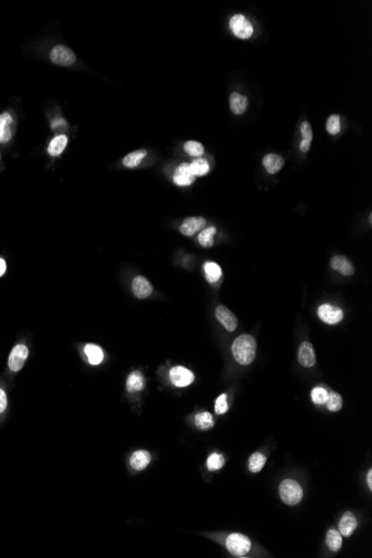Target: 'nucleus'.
<instances>
[{"mask_svg": "<svg viewBox=\"0 0 372 558\" xmlns=\"http://www.w3.org/2000/svg\"><path fill=\"white\" fill-rule=\"evenodd\" d=\"M232 355L237 364L249 366L255 359L256 341L250 335L237 337L232 345Z\"/></svg>", "mask_w": 372, "mask_h": 558, "instance_id": "f257e3e1", "label": "nucleus"}, {"mask_svg": "<svg viewBox=\"0 0 372 558\" xmlns=\"http://www.w3.org/2000/svg\"><path fill=\"white\" fill-rule=\"evenodd\" d=\"M280 497L282 502L290 506H294L301 502L303 498V490L301 486L293 479H285L280 485Z\"/></svg>", "mask_w": 372, "mask_h": 558, "instance_id": "f03ea898", "label": "nucleus"}, {"mask_svg": "<svg viewBox=\"0 0 372 558\" xmlns=\"http://www.w3.org/2000/svg\"><path fill=\"white\" fill-rule=\"evenodd\" d=\"M226 548L235 556H244L251 550V541L242 534H231L226 540Z\"/></svg>", "mask_w": 372, "mask_h": 558, "instance_id": "7ed1b4c3", "label": "nucleus"}, {"mask_svg": "<svg viewBox=\"0 0 372 558\" xmlns=\"http://www.w3.org/2000/svg\"><path fill=\"white\" fill-rule=\"evenodd\" d=\"M230 28L236 37L241 38V39H249V38L253 35V26L252 23L247 20V19L237 13L234 15L230 20Z\"/></svg>", "mask_w": 372, "mask_h": 558, "instance_id": "20e7f679", "label": "nucleus"}, {"mask_svg": "<svg viewBox=\"0 0 372 558\" xmlns=\"http://www.w3.org/2000/svg\"><path fill=\"white\" fill-rule=\"evenodd\" d=\"M49 57L52 63L59 66H71L76 61L74 51L63 45L54 47L50 51Z\"/></svg>", "mask_w": 372, "mask_h": 558, "instance_id": "39448f33", "label": "nucleus"}, {"mask_svg": "<svg viewBox=\"0 0 372 558\" xmlns=\"http://www.w3.org/2000/svg\"><path fill=\"white\" fill-rule=\"evenodd\" d=\"M29 355L28 348L25 345H17L11 350L8 358V367L13 372H18L25 365V362Z\"/></svg>", "mask_w": 372, "mask_h": 558, "instance_id": "423d86ee", "label": "nucleus"}, {"mask_svg": "<svg viewBox=\"0 0 372 558\" xmlns=\"http://www.w3.org/2000/svg\"><path fill=\"white\" fill-rule=\"evenodd\" d=\"M170 379L175 387L184 388L187 387L194 381L193 372L184 368V367H174L170 371Z\"/></svg>", "mask_w": 372, "mask_h": 558, "instance_id": "0eeeda50", "label": "nucleus"}, {"mask_svg": "<svg viewBox=\"0 0 372 558\" xmlns=\"http://www.w3.org/2000/svg\"><path fill=\"white\" fill-rule=\"evenodd\" d=\"M318 316L327 324H337L343 319V311L338 307L331 304H322L318 309Z\"/></svg>", "mask_w": 372, "mask_h": 558, "instance_id": "6e6552de", "label": "nucleus"}, {"mask_svg": "<svg viewBox=\"0 0 372 558\" xmlns=\"http://www.w3.org/2000/svg\"><path fill=\"white\" fill-rule=\"evenodd\" d=\"M298 360L300 365L305 368H312L317 362L316 352H314L313 346L308 341L302 342L298 350Z\"/></svg>", "mask_w": 372, "mask_h": 558, "instance_id": "1a4fd4ad", "label": "nucleus"}, {"mask_svg": "<svg viewBox=\"0 0 372 558\" xmlns=\"http://www.w3.org/2000/svg\"><path fill=\"white\" fill-rule=\"evenodd\" d=\"M216 319L227 331L233 332L237 327V319L225 305H218L215 311Z\"/></svg>", "mask_w": 372, "mask_h": 558, "instance_id": "9d476101", "label": "nucleus"}, {"mask_svg": "<svg viewBox=\"0 0 372 558\" xmlns=\"http://www.w3.org/2000/svg\"><path fill=\"white\" fill-rule=\"evenodd\" d=\"M205 225H206V221L201 216L187 217L181 225L180 232L185 236H192L195 233L204 228Z\"/></svg>", "mask_w": 372, "mask_h": 558, "instance_id": "9b49d317", "label": "nucleus"}, {"mask_svg": "<svg viewBox=\"0 0 372 558\" xmlns=\"http://www.w3.org/2000/svg\"><path fill=\"white\" fill-rule=\"evenodd\" d=\"M132 291L137 299H146L153 292V285L144 276H136L133 280Z\"/></svg>", "mask_w": 372, "mask_h": 558, "instance_id": "f8f14e48", "label": "nucleus"}, {"mask_svg": "<svg viewBox=\"0 0 372 558\" xmlns=\"http://www.w3.org/2000/svg\"><path fill=\"white\" fill-rule=\"evenodd\" d=\"M174 183L179 186H188L193 184L195 176L193 175L189 169V164L182 163L175 171L174 174Z\"/></svg>", "mask_w": 372, "mask_h": 558, "instance_id": "ddd939ff", "label": "nucleus"}, {"mask_svg": "<svg viewBox=\"0 0 372 558\" xmlns=\"http://www.w3.org/2000/svg\"><path fill=\"white\" fill-rule=\"evenodd\" d=\"M330 264L333 270L338 271L339 273L345 276H350L355 273V266L352 264V262L343 255H337L332 257Z\"/></svg>", "mask_w": 372, "mask_h": 558, "instance_id": "4468645a", "label": "nucleus"}, {"mask_svg": "<svg viewBox=\"0 0 372 558\" xmlns=\"http://www.w3.org/2000/svg\"><path fill=\"white\" fill-rule=\"evenodd\" d=\"M357 526L358 522L355 515L351 512H347L343 514V516L340 519V523H339V531H340L341 535L350 537L356 531Z\"/></svg>", "mask_w": 372, "mask_h": 558, "instance_id": "2eb2a0df", "label": "nucleus"}, {"mask_svg": "<svg viewBox=\"0 0 372 558\" xmlns=\"http://www.w3.org/2000/svg\"><path fill=\"white\" fill-rule=\"evenodd\" d=\"M152 456L146 450H137L131 457V466L135 470H144L150 465Z\"/></svg>", "mask_w": 372, "mask_h": 558, "instance_id": "dca6fc26", "label": "nucleus"}, {"mask_svg": "<svg viewBox=\"0 0 372 558\" xmlns=\"http://www.w3.org/2000/svg\"><path fill=\"white\" fill-rule=\"evenodd\" d=\"M145 387V378L140 371H133L132 373L128 375L127 382H126V389L128 392H138L142 391Z\"/></svg>", "mask_w": 372, "mask_h": 558, "instance_id": "f3484780", "label": "nucleus"}, {"mask_svg": "<svg viewBox=\"0 0 372 558\" xmlns=\"http://www.w3.org/2000/svg\"><path fill=\"white\" fill-rule=\"evenodd\" d=\"M284 160L278 154H268L263 159V166L270 174H275L283 168Z\"/></svg>", "mask_w": 372, "mask_h": 558, "instance_id": "a211bd4d", "label": "nucleus"}, {"mask_svg": "<svg viewBox=\"0 0 372 558\" xmlns=\"http://www.w3.org/2000/svg\"><path fill=\"white\" fill-rule=\"evenodd\" d=\"M230 107L231 111L236 115L244 114L247 107V98L244 95L238 93H232L230 95Z\"/></svg>", "mask_w": 372, "mask_h": 558, "instance_id": "6ab92c4d", "label": "nucleus"}, {"mask_svg": "<svg viewBox=\"0 0 372 558\" xmlns=\"http://www.w3.org/2000/svg\"><path fill=\"white\" fill-rule=\"evenodd\" d=\"M11 122L12 118L9 113H3L2 115H0V143H7L11 138Z\"/></svg>", "mask_w": 372, "mask_h": 558, "instance_id": "aec40b11", "label": "nucleus"}, {"mask_svg": "<svg viewBox=\"0 0 372 558\" xmlns=\"http://www.w3.org/2000/svg\"><path fill=\"white\" fill-rule=\"evenodd\" d=\"M68 138L65 135H57L52 138L48 145V153L51 156H58L67 146Z\"/></svg>", "mask_w": 372, "mask_h": 558, "instance_id": "412c9836", "label": "nucleus"}, {"mask_svg": "<svg viewBox=\"0 0 372 558\" xmlns=\"http://www.w3.org/2000/svg\"><path fill=\"white\" fill-rule=\"evenodd\" d=\"M147 154V152L145 150H138L135 152H132L130 154H127L125 157L123 159V164L126 166V168H136L141 164V162L145 159V156Z\"/></svg>", "mask_w": 372, "mask_h": 558, "instance_id": "4be33fe9", "label": "nucleus"}, {"mask_svg": "<svg viewBox=\"0 0 372 558\" xmlns=\"http://www.w3.org/2000/svg\"><path fill=\"white\" fill-rule=\"evenodd\" d=\"M85 354L88 358L90 365L97 366L101 364L104 359V354L101 348L95 345H87L85 347Z\"/></svg>", "mask_w": 372, "mask_h": 558, "instance_id": "5701e85b", "label": "nucleus"}, {"mask_svg": "<svg viewBox=\"0 0 372 558\" xmlns=\"http://www.w3.org/2000/svg\"><path fill=\"white\" fill-rule=\"evenodd\" d=\"M204 272L209 283L216 282L222 276V270L220 265L216 264L215 262H206L204 264Z\"/></svg>", "mask_w": 372, "mask_h": 558, "instance_id": "b1692460", "label": "nucleus"}, {"mask_svg": "<svg viewBox=\"0 0 372 558\" xmlns=\"http://www.w3.org/2000/svg\"><path fill=\"white\" fill-rule=\"evenodd\" d=\"M327 545L331 552H339L342 546V536L337 529H330L326 538Z\"/></svg>", "mask_w": 372, "mask_h": 558, "instance_id": "393cba45", "label": "nucleus"}, {"mask_svg": "<svg viewBox=\"0 0 372 558\" xmlns=\"http://www.w3.org/2000/svg\"><path fill=\"white\" fill-rule=\"evenodd\" d=\"M301 133H302L303 140L301 142V144H300V150H301V152H303V153H307L310 150V146H311V142H312V138H313L312 127L308 122L302 123Z\"/></svg>", "mask_w": 372, "mask_h": 558, "instance_id": "a878e982", "label": "nucleus"}, {"mask_svg": "<svg viewBox=\"0 0 372 558\" xmlns=\"http://www.w3.org/2000/svg\"><path fill=\"white\" fill-rule=\"evenodd\" d=\"M189 169L194 176H204L209 172V165L206 160L197 157L189 164Z\"/></svg>", "mask_w": 372, "mask_h": 558, "instance_id": "bb28decb", "label": "nucleus"}, {"mask_svg": "<svg viewBox=\"0 0 372 558\" xmlns=\"http://www.w3.org/2000/svg\"><path fill=\"white\" fill-rule=\"evenodd\" d=\"M195 426L201 430H207L214 426L212 414L209 412H199L195 416Z\"/></svg>", "mask_w": 372, "mask_h": 558, "instance_id": "cd10ccee", "label": "nucleus"}, {"mask_svg": "<svg viewBox=\"0 0 372 558\" xmlns=\"http://www.w3.org/2000/svg\"><path fill=\"white\" fill-rule=\"evenodd\" d=\"M266 462V457L261 452H254L249 459V469L252 473H259Z\"/></svg>", "mask_w": 372, "mask_h": 558, "instance_id": "c85d7f7f", "label": "nucleus"}, {"mask_svg": "<svg viewBox=\"0 0 372 558\" xmlns=\"http://www.w3.org/2000/svg\"><path fill=\"white\" fill-rule=\"evenodd\" d=\"M216 228L214 226L204 228V230L199 233L198 235V242L199 244L204 247H212L214 245L213 236L215 235Z\"/></svg>", "mask_w": 372, "mask_h": 558, "instance_id": "c756f323", "label": "nucleus"}, {"mask_svg": "<svg viewBox=\"0 0 372 558\" xmlns=\"http://www.w3.org/2000/svg\"><path fill=\"white\" fill-rule=\"evenodd\" d=\"M184 150L189 156H194V157H199L204 153L203 145L196 141L186 142L184 145Z\"/></svg>", "mask_w": 372, "mask_h": 558, "instance_id": "7c9ffc66", "label": "nucleus"}, {"mask_svg": "<svg viewBox=\"0 0 372 558\" xmlns=\"http://www.w3.org/2000/svg\"><path fill=\"white\" fill-rule=\"evenodd\" d=\"M327 408L330 410V411H339L342 408V398L341 395L337 393V392H330L328 395V400H327Z\"/></svg>", "mask_w": 372, "mask_h": 558, "instance_id": "2f4dec72", "label": "nucleus"}, {"mask_svg": "<svg viewBox=\"0 0 372 558\" xmlns=\"http://www.w3.org/2000/svg\"><path fill=\"white\" fill-rule=\"evenodd\" d=\"M224 465V457L220 454H216V452H214V454L209 455V457L207 458V462H206V466H207V469L209 471H215L221 469Z\"/></svg>", "mask_w": 372, "mask_h": 558, "instance_id": "473e14b6", "label": "nucleus"}, {"mask_svg": "<svg viewBox=\"0 0 372 558\" xmlns=\"http://www.w3.org/2000/svg\"><path fill=\"white\" fill-rule=\"evenodd\" d=\"M328 395H329L328 391L324 388H321V387H317L311 391L312 401L316 404H318V406H321V404H326L327 400H328Z\"/></svg>", "mask_w": 372, "mask_h": 558, "instance_id": "72a5a7b5", "label": "nucleus"}, {"mask_svg": "<svg viewBox=\"0 0 372 558\" xmlns=\"http://www.w3.org/2000/svg\"><path fill=\"white\" fill-rule=\"evenodd\" d=\"M341 130V121L339 115H331L327 121V131L329 134L337 135Z\"/></svg>", "mask_w": 372, "mask_h": 558, "instance_id": "f704fd0d", "label": "nucleus"}, {"mask_svg": "<svg viewBox=\"0 0 372 558\" xmlns=\"http://www.w3.org/2000/svg\"><path fill=\"white\" fill-rule=\"evenodd\" d=\"M228 410V404H227V397L225 393H222L220 394V397L216 399L215 401V412L218 414H223L225 413Z\"/></svg>", "mask_w": 372, "mask_h": 558, "instance_id": "c9c22d12", "label": "nucleus"}, {"mask_svg": "<svg viewBox=\"0 0 372 558\" xmlns=\"http://www.w3.org/2000/svg\"><path fill=\"white\" fill-rule=\"evenodd\" d=\"M7 408V395L2 389H0V413Z\"/></svg>", "mask_w": 372, "mask_h": 558, "instance_id": "e433bc0d", "label": "nucleus"}, {"mask_svg": "<svg viewBox=\"0 0 372 558\" xmlns=\"http://www.w3.org/2000/svg\"><path fill=\"white\" fill-rule=\"evenodd\" d=\"M4 272H6V262H4V260L0 259V276H2Z\"/></svg>", "mask_w": 372, "mask_h": 558, "instance_id": "4c0bfd02", "label": "nucleus"}, {"mask_svg": "<svg viewBox=\"0 0 372 558\" xmlns=\"http://www.w3.org/2000/svg\"><path fill=\"white\" fill-rule=\"evenodd\" d=\"M367 481H368V485L370 489L372 488V470H369L368 475H367Z\"/></svg>", "mask_w": 372, "mask_h": 558, "instance_id": "58836bf2", "label": "nucleus"}]
</instances>
